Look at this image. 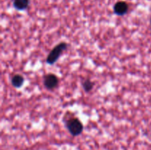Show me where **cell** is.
<instances>
[{
  "label": "cell",
  "mask_w": 151,
  "mask_h": 150,
  "mask_svg": "<svg viewBox=\"0 0 151 150\" xmlns=\"http://www.w3.org/2000/svg\"><path fill=\"white\" fill-rule=\"evenodd\" d=\"M66 129L72 136H78L82 133L83 125L81 121L75 117H71L66 121Z\"/></svg>",
  "instance_id": "1"
},
{
  "label": "cell",
  "mask_w": 151,
  "mask_h": 150,
  "mask_svg": "<svg viewBox=\"0 0 151 150\" xmlns=\"http://www.w3.org/2000/svg\"><path fill=\"white\" fill-rule=\"evenodd\" d=\"M68 44L65 42H61L56 45L47 57V63L49 65H52L58 60L60 56L61 55L63 51L67 49Z\"/></svg>",
  "instance_id": "2"
},
{
  "label": "cell",
  "mask_w": 151,
  "mask_h": 150,
  "mask_svg": "<svg viewBox=\"0 0 151 150\" xmlns=\"http://www.w3.org/2000/svg\"><path fill=\"white\" fill-rule=\"evenodd\" d=\"M58 78L53 74H48L44 76V84L47 89L52 90L55 88L58 85Z\"/></svg>",
  "instance_id": "3"
},
{
  "label": "cell",
  "mask_w": 151,
  "mask_h": 150,
  "mask_svg": "<svg viewBox=\"0 0 151 150\" xmlns=\"http://www.w3.org/2000/svg\"><path fill=\"white\" fill-rule=\"evenodd\" d=\"M128 10V5L125 1H118L114 7V11L118 16H123Z\"/></svg>",
  "instance_id": "4"
},
{
  "label": "cell",
  "mask_w": 151,
  "mask_h": 150,
  "mask_svg": "<svg viewBox=\"0 0 151 150\" xmlns=\"http://www.w3.org/2000/svg\"><path fill=\"white\" fill-rule=\"evenodd\" d=\"M13 6L16 10H24L29 6V0H13Z\"/></svg>",
  "instance_id": "5"
},
{
  "label": "cell",
  "mask_w": 151,
  "mask_h": 150,
  "mask_svg": "<svg viewBox=\"0 0 151 150\" xmlns=\"http://www.w3.org/2000/svg\"><path fill=\"white\" fill-rule=\"evenodd\" d=\"M24 81V77L22 75L16 74L12 77L11 83L13 86L15 87V88H20L23 85Z\"/></svg>",
  "instance_id": "6"
},
{
  "label": "cell",
  "mask_w": 151,
  "mask_h": 150,
  "mask_svg": "<svg viewBox=\"0 0 151 150\" xmlns=\"http://www.w3.org/2000/svg\"><path fill=\"white\" fill-rule=\"evenodd\" d=\"M93 87H94V82H91L90 79H86L83 82V88L84 91L86 92L91 91L93 89Z\"/></svg>",
  "instance_id": "7"
},
{
  "label": "cell",
  "mask_w": 151,
  "mask_h": 150,
  "mask_svg": "<svg viewBox=\"0 0 151 150\" xmlns=\"http://www.w3.org/2000/svg\"><path fill=\"white\" fill-rule=\"evenodd\" d=\"M150 24H151V20H150Z\"/></svg>",
  "instance_id": "8"
}]
</instances>
